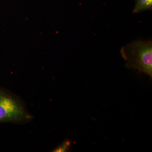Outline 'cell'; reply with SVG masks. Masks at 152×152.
<instances>
[{
	"label": "cell",
	"instance_id": "cell-1",
	"mask_svg": "<svg viewBox=\"0 0 152 152\" xmlns=\"http://www.w3.org/2000/svg\"><path fill=\"white\" fill-rule=\"evenodd\" d=\"M33 119L21 98L8 90L0 88V123L21 125Z\"/></svg>",
	"mask_w": 152,
	"mask_h": 152
},
{
	"label": "cell",
	"instance_id": "cell-4",
	"mask_svg": "<svg viewBox=\"0 0 152 152\" xmlns=\"http://www.w3.org/2000/svg\"><path fill=\"white\" fill-rule=\"evenodd\" d=\"M71 142L69 140L65 141L56 148H55L52 152H65L69 151L70 149Z\"/></svg>",
	"mask_w": 152,
	"mask_h": 152
},
{
	"label": "cell",
	"instance_id": "cell-3",
	"mask_svg": "<svg viewBox=\"0 0 152 152\" xmlns=\"http://www.w3.org/2000/svg\"><path fill=\"white\" fill-rule=\"evenodd\" d=\"M152 9V0H136L134 13H137Z\"/></svg>",
	"mask_w": 152,
	"mask_h": 152
},
{
	"label": "cell",
	"instance_id": "cell-2",
	"mask_svg": "<svg viewBox=\"0 0 152 152\" xmlns=\"http://www.w3.org/2000/svg\"><path fill=\"white\" fill-rule=\"evenodd\" d=\"M121 53L127 67L137 70L152 77L151 41L132 42L123 47Z\"/></svg>",
	"mask_w": 152,
	"mask_h": 152
}]
</instances>
